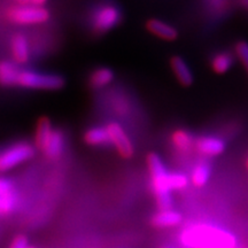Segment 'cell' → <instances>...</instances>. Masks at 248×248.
Instances as JSON below:
<instances>
[{
    "mask_svg": "<svg viewBox=\"0 0 248 248\" xmlns=\"http://www.w3.org/2000/svg\"><path fill=\"white\" fill-rule=\"evenodd\" d=\"M36 147L29 141H16L0 150V172L16 168L35 156Z\"/></svg>",
    "mask_w": 248,
    "mask_h": 248,
    "instance_id": "4",
    "label": "cell"
},
{
    "mask_svg": "<svg viewBox=\"0 0 248 248\" xmlns=\"http://www.w3.org/2000/svg\"><path fill=\"white\" fill-rule=\"evenodd\" d=\"M17 1H18V4H20V5L29 4V0H17Z\"/></svg>",
    "mask_w": 248,
    "mask_h": 248,
    "instance_id": "28",
    "label": "cell"
},
{
    "mask_svg": "<svg viewBox=\"0 0 248 248\" xmlns=\"http://www.w3.org/2000/svg\"><path fill=\"white\" fill-rule=\"evenodd\" d=\"M146 29L152 35L156 36L157 38L167 40V42H173L178 38V31L175 27L170 26L169 23L157 20V18H151L147 21Z\"/></svg>",
    "mask_w": 248,
    "mask_h": 248,
    "instance_id": "10",
    "label": "cell"
},
{
    "mask_svg": "<svg viewBox=\"0 0 248 248\" xmlns=\"http://www.w3.org/2000/svg\"><path fill=\"white\" fill-rule=\"evenodd\" d=\"M164 248H167V247H164Z\"/></svg>",
    "mask_w": 248,
    "mask_h": 248,
    "instance_id": "31",
    "label": "cell"
},
{
    "mask_svg": "<svg viewBox=\"0 0 248 248\" xmlns=\"http://www.w3.org/2000/svg\"><path fill=\"white\" fill-rule=\"evenodd\" d=\"M168 184L170 191H181L188 184V178L183 172H170L168 175Z\"/></svg>",
    "mask_w": 248,
    "mask_h": 248,
    "instance_id": "21",
    "label": "cell"
},
{
    "mask_svg": "<svg viewBox=\"0 0 248 248\" xmlns=\"http://www.w3.org/2000/svg\"><path fill=\"white\" fill-rule=\"evenodd\" d=\"M245 164H246V168L248 169V157L246 159V163H245Z\"/></svg>",
    "mask_w": 248,
    "mask_h": 248,
    "instance_id": "29",
    "label": "cell"
},
{
    "mask_svg": "<svg viewBox=\"0 0 248 248\" xmlns=\"http://www.w3.org/2000/svg\"><path fill=\"white\" fill-rule=\"evenodd\" d=\"M16 193L15 192L14 182L11 178L0 176V197H6V195H11Z\"/></svg>",
    "mask_w": 248,
    "mask_h": 248,
    "instance_id": "24",
    "label": "cell"
},
{
    "mask_svg": "<svg viewBox=\"0 0 248 248\" xmlns=\"http://www.w3.org/2000/svg\"><path fill=\"white\" fill-rule=\"evenodd\" d=\"M64 85V80L61 76L55 74L42 73L33 69L21 67L18 68L14 88H22L29 90H47L53 91Z\"/></svg>",
    "mask_w": 248,
    "mask_h": 248,
    "instance_id": "3",
    "label": "cell"
},
{
    "mask_svg": "<svg viewBox=\"0 0 248 248\" xmlns=\"http://www.w3.org/2000/svg\"><path fill=\"white\" fill-rule=\"evenodd\" d=\"M170 140L175 150L181 153H186L191 151L192 147H194V138L192 137L190 132L183 129L175 130L170 136Z\"/></svg>",
    "mask_w": 248,
    "mask_h": 248,
    "instance_id": "17",
    "label": "cell"
},
{
    "mask_svg": "<svg viewBox=\"0 0 248 248\" xmlns=\"http://www.w3.org/2000/svg\"><path fill=\"white\" fill-rule=\"evenodd\" d=\"M234 52H235V55L239 58L241 63L244 64L245 69H246L248 73V43L244 42V40L238 42L237 44H235Z\"/></svg>",
    "mask_w": 248,
    "mask_h": 248,
    "instance_id": "23",
    "label": "cell"
},
{
    "mask_svg": "<svg viewBox=\"0 0 248 248\" xmlns=\"http://www.w3.org/2000/svg\"><path fill=\"white\" fill-rule=\"evenodd\" d=\"M18 203V197L16 193L0 197V215H9L16 209Z\"/></svg>",
    "mask_w": 248,
    "mask_h": 248,
    "instance_id": "22",
    "label": "cell"
},
{
    "mask_svg": "<svg viewBox=\"0 0 248 248\" xmlns=\"http://www.w3.org/2000/svg\"><path fill=\"white\" fill-rule=\"evenodd\" d=\"M210 2L215 8H223L226 4V0H210Z\"/></svg>",
    "mask_w": 248,
    "mask_h": 248,
    "instance_id": "26",
    "label": "cell"
},
{
    "mask_svg": "<svg viewBox=\"0 0 248 248\" xmlns=\"http://www.w3.org/2000/svg\"><path fill=\"white\" fill-rule=\"evenodd\" d=\"M233 64V57L229 52H219V53L215 54L210 61V66L214 73L222 75L225 74L226 71L230 70V68Z\"/></svg>",
    "mask_w": 248,
    "mask_h": 248,
    "instance_id": "19",
    "label": "cell"
},
{
    "mask_svg": "<svg viewBox=\"0 0 248 248\" xmlns=\"http://www.w3.org/2000/svg\"><path fill=\"white\" fill-rule=\"evenodd\" d=\"M181 243L187 248H234L237 244L229 231L207 224L186 228L181 234Z\"/></svg>",
    "mask_w": 248,
    "mask_h": 248,
    "instance_id": "1",
    "label": "cell"
},
{
    "mask_svg": "<svg viewBox=\"0 0 248 248\" xmlns=\"http://www.w3.org/2000/svg\"><path fill=\"white\" fill-rule=\"evenodd\" d=\"M170 67H171L172 73L175 74L176 78L179 82V84L183 86H191L193 83V74L187 66L184 59L178 57V55H173L170 59Z\"/></svg>",
    "mask_w": 248,
    "mask_h": 248,
    "instance_id": "12",
    "label": "cell"
},
{
    "mask_svg": "<svg viewBox=\"0 0 248 248\" xmlns=\"http://www.w3.org/2000/svg\"><path fill=\"white\" fill-rule=\"evenodd\" d=\"M121 18V11L115 5L102 4L93 12L91 17L92 29L97 33L108 32L119 26Z\"/></svg>",
    "mask_w": 248,
    "mask_h": 248,
    "instance_id": "6",
    "label": "cell"
},
{
    "mask_svg": "<svg viewBox=\"0 0 248 248\" xmlns=\"http://www.w3.org/2000/svg\"><path fill=\"white\" fill-rule=\"evenodd\" d=\"M47 0H29V5L36 6V7H44Z\"/></svg>",
    "mask_w": 248,
    "mask_h": 248,
    "instance_id": "27",
    "label": "cell"
},
{
    "mask_svg": "<svg viewBox=\"0 0 248 248\" xmlns=\"http://www.w3.org/2000/svg\"><path fill=\"white\" fill-rule=\"evenodd\" d=\"M18 68L20 66L13 61H0V85L6 88H14Z\"/></svg>",
    "mask_w": 248,
    "mask_h": 248,
    "instance_id": "18",
    "label": "cell"
},
{
    "mask_svg": "<svg viewBox=\"0 0 248 248\" xmlns=\"http://www.w3.org/2000/svg\"><path fill=\"white\" fill-rule=\"evenodd\" d=\"M64 146H66V138H64L63 132L59 129H54L53 135L46 145L45 150L43 151L48 159L57 160L63 154Z\"/></svg>",
    "mask_w": 248,
    "mask_h": 248,
    "instance_id": "14",
    "label": "cell"
},
{
    "mask_svg": "<svg viewBox=\"0 0 248 248\" xmlns=\"http://www.w3.org/2000/svg\"><path fill=\"white\" fill-rule=\"evenodd\" d=\"M107 131L109 133L111 146L115 147L121 156L130 159L135 154V146H133L131 139L126 135L123 126L117 122H109L106 125Z\"/></svg>",
    "mask_w": 248,
    "mask_h": 248,
    "instance_id": "7",
    "label": "cell"
},
{
    "mask_svg": "<svg viewBox=\"0 0 248 248\" xmlns=\"http://www.w3.org/2000/svg\"><path fill=\"white\" fill-rule=\"evenodd\" d=\"M11 53L12 61L18 66L28 63L30 59V46L23 33H15L11 38Z\"/></svg>",
    "mask_w": 248,
    "mask_h": 248,
    "instance_id": "9",
    "label": "cell"
},
{
    "mask_svg": "<svg viewBox=\"0 0 248 248\" xmlns=\"http://www.w3.org/2000/svg\"><path fill=\"white\" fill-rule=\"evenodd\" d=\"M151 223L154 228L157 229L173 228V226H177L182 223V215L172 209L160 210V212L154 214Z\"/></svg>",
    "mask_w": 248,
    "mask_h": 248,
    "instance_id": "13",
    "label": "cell"
},
{
    "mask_svg": "<svg viewBox=\"0 0 248 248\" xmlns=\"http://www.w3.org/2000/svg\"><path fill=\"white\" fill-rule=\"evenodd\" d=\"M29 248H33V247H29Z\"/></svg>",
    "mask_w": 248,
    "mask_h": 248,
    "instance_id": "30",
    "label": "cell"
},
{
    "mask_svg": "<svg viewBox=\"0 0 248 248\" xmlns=\"http://www.w3.org/2000/svg\"><path fill=\"white\" fill-rule=\"evenodd\" d=\"M9 248H29V241L28 238L23 234H18L12 241Z\"/></svg>",
    "mask_w": 248,
    "mask_h": 248,
    "instance_id": "25",
    "label": "cell"
},
{
    "mask_svg": "<svg viewBox=\"0 0 248 248\" xmlns=\"http://www.w3.org/2000/svg\"><path fill=\"white\" fill-rule=\"evenodd\" d=\"M147 168L151 176V190L153 192L160 210H168L172 207L171 191L168 184L169 171L161 160L160 155L151 152L147 155Z\"/></svg>",
    "mask_w": 248,
    "mask_h": 248,
    "instance_id": "2",
    "label": "cell"
},
{
    "mask_svg": "<svg viewBox=\"0 0 248 248\" xmlns=\"http://www.w3.org/2000/svg\"><path fill=\"white\" fill-rule=\"evenodd\" d=\"M7 18L18 26H36L47 22L49 13L44 7H36L29 4L18 5L8 9Z\"/></svg>",
    "mask_w": 248,
    "mask_h": 248,
    "instance_id": "5",
    "label": "cell"
},
{
    "mask_svg": "<svg viewBox=\"0 0 248 248\" xmlns=\"http://www.w3.org/2000/svg\"><path fill=\"white\" fill-rule=\"evenodd\" d=\"M54 132V128L52 125V122L47 117H42L37 123L36 135H35V147L39 151H44L46 145L51 139L52 135Z\"/></svg>",
    "mask_w": 248,
    "mask_h": 248,
    "instance_id": "15",
    "label": "cell"
},
{
    "mask_svg": "<svg viewBox=\"0 0 248 248\" xmlns=\"http://www.w3.org/2000/svg\"><path fill=\"white\" fill-rule=\"evenodd\" d=\"M210 173H212V169H210L209 164L207 163H198L197 166L192 169L191 172V182L193 183L194 186L197 187H202L208 183L210 178Z\"/></svg>",
    "mask_w": 248,
    "mask_h": 248,
    "instance_id": "20",
    "label": "cell"
},
{
    "mask_svg": "<svg viewBox=\"0 0 248 248\" xmlns=\"http://www.w3.org/2000/svg\"><path fill=\"white\" fill-rule=\"evenodd\" d=\"M114 78L115 74L113 70L106 67H100L92 71L89 78V84L92 89L100 90L109 85Z\"/></svg>",
    "mask_w": 248,
    "mask_h": 248,
    "instance_id": "16",
    "label": "cell"
},
{
    "mask_svg": "<svg viewBox=\"0 0 248 248\" xmlns=\"http://www.w3.org/2000/svg\"><path fill=\"white\" fill-rule=\"evenodd\" d=\"M194 148L202 156H218L225 151V141L217 136H201L194 140Z\"/></svg>",
    "mask_w": 248,
    "mask_h": 248,
    "instance_id": "8",
    "label": "cell"
},
{
    "mask_svg": "<svg viewBox=\"0 0 248 248\" xmlns=\"http://www.w3.org/2000/svg\"><path fill=\"white\" fill-rule=\"evenodd\" d=\"M84 141L92 147H108L111 145L106 125H94L89 128L84 133Z\"/></svg>",
    "mask_w": 248,
    "mask_h": 248,
    "instance_id": "11",
    "label": "cell"
}]
</instances>
